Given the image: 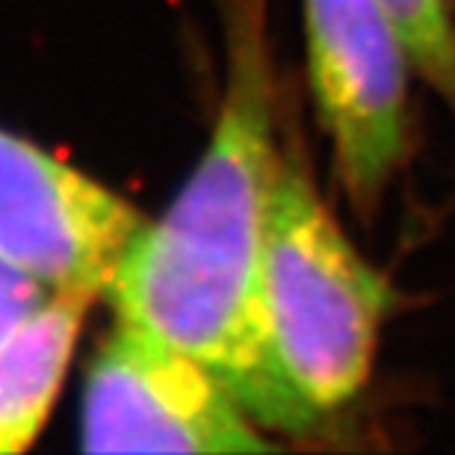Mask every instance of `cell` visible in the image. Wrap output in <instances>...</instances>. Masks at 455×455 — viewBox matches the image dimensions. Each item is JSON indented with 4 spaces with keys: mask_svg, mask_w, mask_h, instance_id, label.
Segmentation results:
<instances>
[{
    "mask_svg": "<svg viewBox=\"0 0 455 455\" xmlns=\"http://www.w3.org/2000/svg\"><path fill=\"white\" fill-rule=\"evenodd\" d=\"M260 15L243 4L213 136L175 202L142 222L107 290L118 323L204 363L258 426L307 432L316 417L272 361L260 267L281 151Z\"/></svg>",
    "mask_w": 455,
    "mask_h": 455,
    "instance_id": "cell-1",
    "label": "cell"
},
{
    "mask_svg": "<svg viewBox=\"0 0 455 455\" xmlns=\"http://www.w3.org/2000/svg\"><path fill=\"white\" fill-rule=\"evenodd\" d=\"M390 302L387 278L361 258L299 163L281 154L260 307L272 361L316 420L367 387Z\"/></svg>",
    "mask_w": 455,
    "mask_h": 455,
    "instance_id": "cell-2",
    "label": "cell"
},
{
    "mask_svg": "<svg viewBox=\"0 0 455 455\" xmlns=\"http://www.w3.org/2000/svg\"><path fill=\"white\" fill-rule=\"evenodd\" d=\"M307 75L355 213L372 216L408 154L411 60L379 0H302Z\"/></svg>",
    "mask_w": 455,
    "mask_h": 455,
    "instance_id": "cell-3",
    "label": "cell"
},
{
    "mask_svg": "<svg viewBox=\"0 0 455 455\" xmlns=\"http://www.w3.org/2000/svg\"><path fill=\"white\" fill-rule=\"evenodd\" d=\"M80 450L263 452L272 443L204 363L116 323L84 379Z\"/></svg>",
    "mask_w": 455,
    "mask_h": 455,
    "instance_id": "cell-4",
    "label": "cell"
},
{
    "mask_svg": "<svg viewBox=\"0 0 455 455\" xmlns=\"http://www.w3.org/2000/svg\"><path fill=\"white\" fill-rule=\"evenodd\" d=\"M142 222L127 198L0 131V260L44 290L107 293Z\"/></svg>",
    "mask_w": 455,
    "mask_h": 455,
    "instance_id": "cell-5",
    "label": "cell"
},
{
    "mask_svg": "<svg viewBox=\"0 0 455 455\" xmlns=\"http://www.w3.org/2000/svg\"><path fill=\"white\" fill-rule=\"evenodd\" d=\"M95 296L48 299L0 343V455L27 452L57 403Z\"/></svg>",
    "mask_w": 455,
    "mask_h": 455,
    "instance_id": "cell-6",
    "label": "cell"
},
{
    "mask_svg": "<svg viewBox=\"0 0 455 455\" xmlns=\"http://www.w3.org/2000/svg\"><path fill=\"white\" fill-rule=\"evenodd\" d=\"M411 68L455 116V18L450 0H379Z\"/></svg>",
    "mask_w": 455,
    "mask_h": 455,
    "instance_id": "cell-7",
    "label": "cell"
},
{
    "mask_svg": "<svg viewBox=\"0 0 455 455\" xmlns=\"http://www.w3.org/2000/svg\"><path fill=\"white\" fill-rule=\"evenodd\" d=\"M48 293L51 290H44L36 278L0 260V343L48 299Z\"/></svg>",
    "mask_w": 455,
    "mask_h": 455,
    "instance_id": "cell-8",
    "label": "cell"
}]
</instances>
